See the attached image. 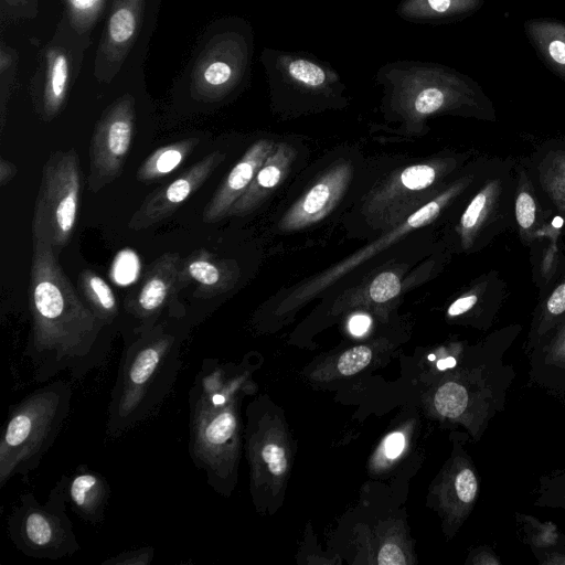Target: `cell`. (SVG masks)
Instances as JSON below:
<instances>
[{"label":"cell","mask_w":565,"mask_h":565,"mask_svg":"<svg viewBox=\"0 0 565 565\" xmlns=\"http://www.w3.org/2000/svg\"><path fill=\"white\" fill-rule=\"evenodd\" d=\"M437 367H438L439 370H441V371H443V370H446V369H447V365H446L445 360H439V361L437 362Z\"/></svg>","instance_id":"obj_40"},{"label":"cell","mask_w":565,"mask_h":565,"mask_svg":"<svg viewBox=\"0 0 565 565\" xmlns=\"http://www.w3.org/2000/svg\"><path fill=\"white\" fill-rule=\"evenodd\" d=\"M72 58L66 49L51 45L45 51V75L38 111L43 120H52L63 109L70 89Z\"/></svg>","instance_id":"obj_16"},{"label":"cell","mask_w":565,"mask_h":565,"mask_svg":"<svg viewBox=\"0 0 565 565\" xmlns=\"http://www.w3.org/2000/svg\"><path fill=\"white\" fill-rule=\"evenodd\" d=\"M31 333L24 351L36 383L61 372L82 380L108 353L106 326L75 291L52 245L33 239L29 286Z\"/></svg>","instance_id":"obj_1"},{"label":"cell","mask_w":565,"mask_h":565,"mask_svg":"<svg viewBox=\"0 0 565 565\" xmlns=\"http://www.w3.org/2000/svg\"><path fill=\"white\" fill-rule=\"evenodd\" d=\"M515 215L518 223L523 228H529L534 223L535 203L529 193L519 194L515 202Z\"/></svg>","instance_id":"obj_29"},{"label":"cell","mask_w":565,"mask_h":565,"mask_svg":"<svg viewBox=\"0 0 565 565\" xmlns=\"http://www.w3.org/2000/svg\"><path fill=\"white\" fill-rule=\"evenodd\" d=\"M253 32L239 22L211 38L191 73L193 98L214 103L233 94L250 74Z\"/></svg>","instance_id":"obj_7"},{"label":"cell","mask_w":565,"mask_h":565,"mask_svg":"<svg viewBox=\"0 0 565 565\" xmlns=\"http://www.w3.org/2000/svg\"><path fill=\"white\" fill-rule=\"evenodd\" d=\"M9 8L14 10H20L24 14L28 13L29 10L36 9L38 0H2Z\"/></svg>","instance_id":"obj_39"},{"label":"cell","mask_w":565,"mask_h":565,"mask_svg":"<svg viewBox=\"0 0 565 565\" xmlns=\"http://www.w3.org/2000/svg\"><path fill=\"white\" fill-rule=\"evenodd\" d=\"M455 490L462 503H472L478 492V481L470 468H462L455 478Z\"/></svg>","instance_id":"obj_27"},{"label":"cell","mask_w":565,"mask_h":565,"mask_svg":"<svg viewBox=\"0 0 565 565\" xmlns=\"http://www.w3.org/2000/svg\"><path fill=\"white\" fill-rule=\"evenodd\" d=\"M135 99L126 94L116 99L95 126L89 149L88 188L98 192L121 173L135 132Z\"/></svg>","instance_id":"obj_9"},{"label":"cell","mask_w":565,"mask_h":565,"mask_svg":"<svg viewBox=\"0 0 565 565\" xmlns=\"http://www.w3.org/2000/svg\"><path fill=\"white\" fill-rule=\"evenodd\" d=\"M223 159V153L213 151L154 190L131 215L128 227L141 231L170 217L206 182Z\"/></svg>","instance_id":"obj_10"},{"label":"cell","mask_w":565,"mask_h":565,"mask_svg":"<svg viewBox=\"0 0 565 565\" xmlns=\"http://www.w3.org/2000/svg\"><path fill=\"white\" fill-rule=\"evenodd\" d=\"M73 386L56 380L36 388L8 413L0 438V487L26 478L55 443L71 411Z\"/></svg>","instance_id":"obj_3"},{"label":"cell","mask_w":565,"mask_h":565,"mask_svg":"<svg viewBox=\"0 0 565 565\" xmlns=\"http://www.w3.org/2000/svg\"><path fill=\"white\" fill-rule=\"evenodd\" d=\"M18 173V168L6 160L4 158L0 159V185L3 186L8 184Z\"/></svg>","instance_id":"obj_37"},{"label":"cell","mask_w":565,"mask_h":565,"mask_svg":"<svg viewBox=\"0 0 565 565\" xmlns=\"http://www.w3.org/2000/svg\"><path fill=\"white\" fill-rule=\"evenodd\" d=\"M77 282L85 303L107 328L111 327L119 316V307L108 282L92 269L83 270Z\"/></svg>","instance_id":"obj_20"},{"label":"cell","mask_w":565,"mask_h":565,"mask_svg":"<svg viewBox=\"0 0 565 565\" xmlns=\"http://www.w3.org/2000/svg\"><path fill=\"white\" fill-rule=\"evenodd\" d=\"M370 324L371 320L367 316L356 315L351 318L349 322V328L353 334L360 335L363 334L369 329Z\"/></svg>","instance_id":"obj_38"},{"label":"cell","mask_w":565,"mask_h":565,"mask_svg":"<svg viewBox=\"0 0 565 565\" xmlns=\"http://www.w3.org/2000/svg\"><path fill=\"white\" fill-rule=\"evenodd\" d=\"M428 359L433 361V360H435V355L434 354H429Z\"/></svg>","instance_id":"obj_41"},{"label":"cell","mask_w":565,"mask_h":565,"mask_svg":"<svg viewBox=\"0 0 565 565\" xmlns=\"http://www.w3.org/2000/svg\"><path fill=\"white\" fill-rule=\"evenodd\" d=\"M399 291V278L392 271L377 275L369 288V295L375 302H385L397 296Z\"/></svg>","instance_id":"obj_24"},{"label":"cell","mask_w":565,"mask_h":565,"mask_svg":"<svg viewBox=\"0 0 565 565\" xmlns=\"http://www.w3.org/2000/svg\"><path fill=\"white\" fill-rule=\"evenodd\" d=\"M146 0H113L95 60V76L110 82L129 54L142 24Z\"/></svg>","instance_id":"obj_12"},{"label":"cell","mask_w":565,"mask_h":565,"mask_svg":"<svg viewBox=\"0 0 565 565\" xmlns=\"http://www.w3.org/2000/svg\"><path fill=\"white\" fill-rule=\"evenodd\" d=\"M199 142V138L191 137L158 148L138 168V181L151 183L170 174L188 159Z\"/></svg>","instance_id":"obj_19"},{"label":"cell","mask_w":565,"mask_h":565,"mask_svg":"<svg viewBox=\"0 0 565 565\" xmlns=\"http://www.w3.org/2000/svg\"><path fill=\"white\" fill-rule=\"evenodd\" d=\"M222 373L215 362L204 360L189 391V454L217 491L226 478L227 446L237 430Z\"/></svg>","instance_id":"obj_4"},{"label":"cell","mask_w":565,"mask_h":565,"mask_svg":"<svg viewBox=\"0 0 565 565\" xmlns=\"http://www.w3.org/2000/svg\"><path fill=\"white\" fill-rule=\"evenodd\" d=\"M18 62V53L12 47L6 45L4 42H1L0 45V75H1V84H4L7 81L9 84H12L13 73L15 71V65Z\"/></svg>","instance_id":"obj_30"},{"label":"cell","mask_w":565,"mask_h":565,"mask_svg":"<svg viewBox=\"0 0 565 565\" xmlns=\"http://www.w3.org/2000/svg\"><path fill=\"white\" fill-rule=\"evenodd\" d=\"M82 172L74 149L56 151L46 160L32 218V236L55 248L67 245L76 225Z\"/></svg>","instance_id":"obj_6"},{"label":"cell","mask_w":565,"mask_h":565,"mask_svg":"<svg viewBox=\"0 0 565 565\" xmlns=\"http://www.w3.org/2000/svg\"><path fill=\"white\" fill-rule=\"evenodd\" d=\"M231 281L232 269L226 262L205 249H198L181 260L177 292L194 282L196 288L193 295L198 298H209L227 289Z\"/></svg>","instance_id":"obj_15"},{"label":"cell","mask_w":565,"mask_h":565,"mask_svg":"<svg viewBox=\"0 0 565 565\" xmlns=\"http://www.w3.org/2000/svg\"><path fill=\"white\" fill-rule=\"evenodd\" d=\"M347 177L348 172L343 167L327 174L290 211L284 221V226L300 227L321 218L338 199Z\"/></svg>","instance_id":"obj_17"},{"label":"cell","mask_w":565,"mask_h":565,"mask_svg":"<svg viewBox=\"0 0 565 565\" xmlns=\"http://www.w3.org/2000/svg\"><path fill=\"white\" fill-rule=\"evenodd\" d=\"M480 0H401L396 14L408 22L433 23L462 17L476 10Z\"/></svg>","instance_id":"obj_18"},{"label":"cell","mask_w":565,"mask_h":565,"mask_svg":"<svg viewBox=\"0 0 565 565\" xmlns=\"http://www.w3.org/2000/svg\"><path fill=\"white\" fill-rule=\"evenodd\" d=\"M271 146L260 140L250 147L218 186L203 212V222L214 223L225 217L233 204L245 193Z\"/></svg>","instance_id":"obj_13"},{"label":"cell","mask_w":565,"mask_h":565,"mask_svg":"<svg viewBox=\"0 0 565 565\" xmlns=\"http://www.w3.org/2000/svg\"><path fill=\"white\" fill-rule=\"evenodd\" d=\"M70 25L79 35L88 33L100 18L106 0H63Z\"/></svg>","instance_id":"obj_21"},{"label":"cell","mask_w":565,"mask_h":565,"mask_svg":"<svg viewBox=\"0 0 565 565\" xmlns=\"http://www.w3.org/2000/svg\"><path fill=\"white\" fill-rule=\"evenodd\" d=\"M263 460L266 462L268 470L275 475L280 476L287 469V459L285 449L279 445L269 443L262 449Z\"/></svg>","instance_id":"obj_28"},{"label":"cell","mask_w":565,"mask_h":565,"mask_svg":"<svg viewBox=\"0 0 565 565\" xmlns=\"http://www.w3.org/2000/svg\"><path fill=\"white\" fill-rule=\"evenodd\" d=\"M435 170L427 164H416L406 168L401 174L402 184L409 190H422L433 183Z\"/></svg>","instance_id":"obj_26"},{"label":"cell","mask_w":565,"mask_h":565,"mask_svg":"<svg viewBox=\"0 0 565 565\" xmlns=\"http://www.w3.org/2000/svg\"><path fill=\"white\" fill-rule=\"evenodd\" d=\"M66 493L68 503L82 520L90 524L104 521L110 487L100 472L78 466L67 476Z\"/></svg>","instance_id":"obj_14"},{"label":"cell","mask_w":565,"mask_h":565,"mask_svg":"<svg viewBox=\"0 0 565 565\" xmlns=\"http://www.w3.org/2000/svg\"><path fill=\"white\" fill-rule=\"evenodd\" d=\"M476 302L477 297L473 295L459 298L448 308V315L452 317L461 315L471 309Z\"/></svg>","instance_id":"obj_36"},{"label":"cell","mask_w":565,"mask_h":565,"mask_svg":"<svg viewBox=\"0 0 565 565\" xmlns=\"http://www.w3.org/2000/svg\"><path fill=\"white\" fill-rule=\"evenodd\" d=\"M467 392L461 385L450 382L440 386L435 395L437 412L446 417H457L466 408Z\"/></svg>","instance_id":"obj_22"},{"label":"cell","mask_w":565,"mask_h":565,"mask_svg":"<svg viewBox=\"0 0 565 565\" xmlns=\"http://www.w3.org/2000/svg\"><path fill=\"white\" fill-rule=\"evenodd\" d=\"M67 476L50 491L45 502L32 493L19 497L8 516V534L24 555L40 559H61L74 555L81 546L66 512Z\"/></svg>","instance_id":"obj_5"},{"label":"cell","mask_w":565,"mask_h":565,"mask_svg":"<svg viewBox=\"0 0 565 565\" xmlns=\"http://www.w3.org/2000/svg\"><path fill=\"white\" fill-rule=\"evenodd\" d=\"M540 35V43L548 60L558 68L565 70V28L546 24Z\"/></svg>","instance_id":"obj_23"},{"label":"cell","mask_w":565,"mask_h":565,"mask_svg":"<svg viewBox=\"0 0 565 565\" xmlns=\"http://www.w3.org/2000/svg\"><path fill=\"white\" fill-rule=\"evenodd\" d=\"M550 313L557 316L565 311V284L559 285L547 301Z\"/></svg>","instance_id":"obj_34"},{"label":"cell","mask_w":565,"mask_h":565,"mask_svg":"<svg viewBox=\"0 0 565 565\" xmlns=\"http://www.w3.org/2000/svg\"><path fill=\"white\" fill-rule=\"evenodd\" d=\"M377 563L380 565H404L406 561L397 545L385 544L379 552Z\"/></svg>","instance_id":"obj_33"},{"label":"cell","mask_w":565,"mask_h":565,"mask_svg":"<svg viewBox=\"0 0 565 565\" xmlns=\"http://www.w3.org/2000/svg\"><path fill=\"white\" fill-rule=\"evenodd\" d=\"M184 333L157 323L125 344L107 407L106 436L116 439L154 413L182 365Z\"/></svg>","instance_id":"obj_2"},{"label":"cell","mask_w":565,"mask_h":565,"mask_svg":"<svg viewBox=\"0 0 565 565\" xmlns=\"http://www.w3.org/2000/svg\"><path fill=\"white\" fill-rule=\"evenodd\" d=\"M372 352L365 345L345 351L338 361V370L343 375H352L364 369L371 361Z\"/></svg>","instance_id":"obj_25"},{"label":"cell","mask_w":565,"mask_h":565,"mask_svg":"<svg viewBox=\"0 0 565 565\" xmlns=\"http://www.w3.org/2000/svg\"><path fill=\"white\" fill-rule=\"evenodd\" d=\"M404 436L401 433H394L385 439V454L388 458L397 457L404 447Z\"/></svg>","instance_id":"obj_35"},{"label":"cell","mask_w":565,"mask_h":565,"mask_svg":"<svg viewBox=\"0 0 565 565\" xmlns=\"http://www.w3.org/2000/svg\"><path fill=\"white\" fill-rule=\"evenodd\" d=\"M260 62L271 94L279 102L323 105L343 99L339 73L315 55L265 47Z\"/></svg>","instance_id":"obj_8"},{"label":"cell","mask_w":565,"mask_h":565,"mask_svg":"<svg viewBox=\"0 0 565 565\" xmlns=\"http://www.w3.org/2000/svg\"><path fill=\"white\" fill-rule=\"evenodd\" d=\"M181 260L175 252L162 254L149 266L137 288L127 296L126 312L137 321L132 340L158 323L160 312L171 296L177 294Z\"/></svg>","instance_id":"obj_11"},{"label":"cell","mask_w":565,"mask_h":565,"mask_svg":"<svg viewBox=\"0 0 565 565\" xmlns=\"http://www.w3.org/2000/svg\"><path fill=\"white\" fill-rule=\"evenodd\" d=\"M153 556V551L150 547H145L136 551H130L127 553H122L120 555H117L116 557H113L110 559H107L106 564H128V565H147L151 562Z\"/></svg>","instance_id":"obj_31"},{"label":"cell","mask_w":565,"mask_h":565,"mask_svg":"<svg viewBox=\"0 0 565 565\" xmlns=\"http://www.w3.org/2000/svg\"><path fill=\"white\" fill-rule=\"evenodd\" d=\"M486 194L479 193L477 194L473 200L468 205L467 210L462 214L461 217V225L465 228H471L476 225L477 221L479 220V216L484 207L486 204Z\"/></svg>","instance_id":"obj_32"}]
</instances>
